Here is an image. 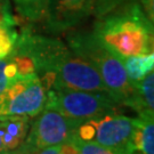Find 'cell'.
<instances>
[{"label": "cell", "instance_id": "6da1fadb", "mask_svg": "<svg viewBox=\"0 0 154 154\" xmlns=\"http://www.w3.org/2000/svg\"><path fill=\"white\" fill-rule=\"evenodd\" d=\"M14 48L32 60L47 91L64 88L107 93L97 71L61 39L24 30L17 34Z\"/></svg>", "mask_w": 154, "mask_h": 154}, {"label": "cell", "instance_id": "7a4b0ae2", "mask_svg": "<svg viewBox=\"0 0 154 154\" xmlns=\"http://www.w3.org/2000/svg\"><path fill=\"white\" fill-rule=\"evenodd\" d=\"M93 32L120 60L153 53V21L138 0H127L97 18Z\"/></svg>", "mask_w": 154, "mask_h": 154}, {"label": "cell", "instance_id": "3957f363", "mask_svg": "<svg viewBox=\"0 0 154 154\" xmlns=\"http://www.w3.org/2000/svg\"><path fill=\"white\" fill-rule=\"evenodd\" d=\"M66 44L77 55L87 61L102 78L107 93L125 106L135 91L121 60L111 51L93 31L72 30L66 35Z\"/></svg>", "mask_w": 154, "mask_h": 154}, {"label": "cell", "instance_id": "277c9868", "mask_svg": "<svg viewBox=\"0 0 154 154\" xmlns=\"http://www.w3.org/2000/svg\"><path fill=\"white\" fill-rule=\"evenodd\" d=\"M121 106L106 91L64 88L49 89L45 105L79 123L105 114L120 113Z\"/></svg>", "mask_w": 154, "mask_h": 154}, {"label": "cell", "instance_id": "5b68a950", "mask_svg": "<svg viewBox=\"0 0 154 154\" xmlns=\"http://www.w3.org/2000/svg\"><path fill=\"white\" fill-rule=\"evenodd\" d=\"M134 128L135 118L112 113L81 122L77 127L74 136L131 154Z\"/></svg>", "mask_w": 154, "mask_h": 154}, {"label": "cell", "instance_id": "8992f818", "mask_svg": "<svg viewBox=\"0 0 154 154\" xmlns=\"http://www.w3.org/2000/svg\"><path fill=\"white\" fill-rule=\"evenodd\" d=\"M47 102V90L37 73L17 78L0 94V116H38Z\"/></svg>", "mask_w": 154, "mask_h": 154}, {"label": "cell", "instance_id": "52a82bcc", "mask_svg": "<svg viewBox=\"0 0 154 154\" xmlns=\"http://www.w3.org/2000/svg\"><path fill=\"white\" fill-rule=\"evenodd\" d=\"M31 123L26 137L20 147L35 154L39 149L61 145L71 140L79 122L63 116L58 111L44 107Z\"/></svg>", "mask_w": 154, "mask_h": 154}, {"label": "cell", "instance_id": "ba28073f", "mask_svg": "<svg viewBox=\"0 0 154 154\" xmlns=\"http://www.w3.org/2000/svg\"><path fill=\"white\" fill-rule=\"evenodd\" d=\"M93 15L91 0H48L45 25L50 33L67 32Z\"/></svg>", "mask_w": 154, "mask_h": 154}, {"label": "cell", "instance_id": "9c48e42d", "mask_svg": "<svg viewBox=\"0 0 154 154\" xmlns=\"http://www.w3.org/2000/svg\"><path fill=\"white\" fill-rule=\"evenodd\" d=\"M132 85L135 91L125 106L135 111L138 118L154 119V73L151 72Z\"/></svg>", "mask_w": 154, "mask_h": 154}, {"label": "cell", "instance_id": "30bf717a", "mask_svg": "<svg viewBox=\"0 0 154 154\" xmlns=\"http://www.w3.org/2000/svg\"><path fill=\"white\" fill-rule=\"evenodd\" d=\"M31 118L26 116H0V137L6 151L17 149L28 135Z\"/></svg>", "mask_w": 154, "mask_h": 154}, {"label": "cell", "instance_id": "8fae6325", "mask_svg": "<svg viewBox=\"0 0 154 154\" xmlns=\"http://www.w3.org/2000/svg\"><path fill=\"white\" fill-rule=\"evenodd\" d=\"M131 154H154V119L135 118Z\"/></svg>", "mask_w": 154, "mask_h": 154}, {"label": "cell", "instance_id": "7c38bea8", "mask_svg": "<svg viewBox=\"0 0 154 154\" xmlns=\"http://www.w3.org/2000/svg\"><path fill=\"white\" fill-rule=\"evenodd\" d=\"M123 67L130 82H137L146 77L149 73L153 72L154 69V54L136 55L121 58Z\"/></svg>", "mask_w": 154, "mask_h": 154}, {"label": "cell", "instance_id": "4fadbf2b", "mask_svg": "<svg viewBox=\"0 0 154 154\" xmlns=\"http://www.w3.org/2000/svg\"><path fill=\"white\" fill-rule=\"evenodd\" d=\"M18 14L30 22L44 21L48 0H11Z\"/></svg>", "mask_w": 154, "mask_h": 154}, {"label": "cell", "instance_id": "5bb4252c", "mask_svg": "<svg viewBox=\"0 0 154 154\" xmlns=\"http://www.w3.org/2000/svg\"><path fill=\"white\" fill-rule=\"evenodd\" d=\"M16 39L15 25L0 23V60L11 55L16 44Z\"/></svg>", "mask_w": 154, "mask_h": 154}, {"label": "cell", "instance_id": "9a60e30c", "mask_svg": "<svg viewBox=\"0 0 154 154\" xmlns=\"http://www.w3.org/2000/svg\"><path fill=\"white\" fill-rule=\"evenodd\" d=\"M20 77L21 75L11 54L0 60V94L7 88L9 83Z\"/></svg>", "mask_w": 154, "mask_h": 154}, {"label": "cell", "instance_id": "2e32d148", "mask_svg": "<svg viewBox=\"0 0 154 154\" xmlns=\"http://www.w3.org/2000/svg\"><path fill=\"white\" fill-rule=\"evenodd\" d=\"M71 140L74 143L79 154H128L123 151L107 147V146L100 145V144L95 143V142L79 139L75 136H73Z\"/></svg>", "mask_w": 154, "mask_h": 154}, {"label": "cell", "instance_id": "e0dca14e", "mask_svg": "<svg viewBox=\"0 0 154 154\" xmlns=\"http://www.w3.org/2000/svg\"><path fill=\"white\" fill-rule=\"evenodd\" d=\"M126 1L127 0H91L93 16H95L96 18L103 17Z\"/></svg>", "mask_w": 154, "mask_h": 154}, {"label": "cell", "instance_id": "ac0fdd59", "mask_svg": "<svg viewBox=\"0 0 154 154\" xmlns=\"http://www.w3.org/2000/svg\"><path fill=\"white\" fill-rule=\"evenodd\" d=\"M0 23L15 25L14 17L11 15L9 0H0Z\"/></svg>", "mask_w": 154, "mask_h": 154}, {"label": "cell", "instance_id": "d6986e66", "mask_svg": "<svg viewBox=\"0 0 154 154\" xmlns=\"http://www.w3.org/2000/svg\"><path fill=\"white\" fill-rule=\"evenodd\" d=\"M138 2L140 4L143 11H145V14L147 15L151 21H153L154 17V6H153V0H138Z\"/></svg>", "mask_w": 154, "mask_h": 154}, {"label": "cell", "instance_id": "ffe728a7", "mask_svg": "<svg viewBox=\"0 0 154 154\" xmlns=\"http://www.w3.org/2000/svg\"><path fill=\"white\" fill-rule=\"evenodd\" d=\"M35 154H61V145L45 147V149H39Z\"/></svg>", "mask_w": 154, "mask_h": 154}, {"label": "cell", "instance_id": "44dd1931", "mask_svg": "<svg viewBox=\"0 0 154 154\" xmlns=\"http://www.w3.org/2000/svg\"><path fill=\"white\" fill-rule=\"evenodd\" d=\"M9 154H33V153H30L28 151H25V149H21L20 146L17 147V149H13V151H9Z\"/></svg>", "mask_w": 154, "mask_h": 154}, {"label": "cell", "instance_id": "7402d4cb", "mask_svg": "<svg viewBox=\"0 0 154 154\" xmlns=\"http://www.w3.org/2000/svg\"><path fill=\"white\" fill-rule=\"evenodd\" d=\"M6 149L5 147H4V145H2V140H1V137H0V153L1 152H5Z\"/></svg>", "mask_w": 154, "mask_h": 154}, {"label": "cell", "instance_id": "603a6c76", "mask_svg": "<svg viewBox=\"0 0 154 154\" xmlns=\"http://www.w3.org/2000/svg\"><path fill=\"white\" fill-rule=\"evenodd\" d=\"M0 154H9V151H5V152H1Z\"/></svg>", "mask_w": 154, "mask_h": 154}]
</instances>
